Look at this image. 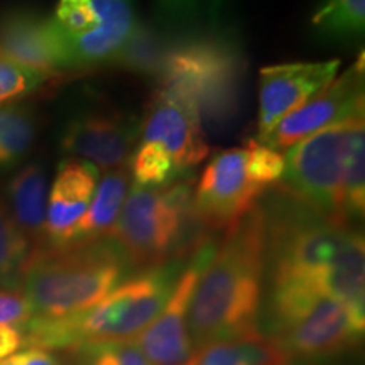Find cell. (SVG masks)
Segmentation results:
<instances>
[{"label":"cell","mask_w":365,"mask_h":365,"mask_svg":"<svg viewBox=\"0 0 365 365\" xmlns=\"http://www.w3.org/2000/svg\"><path fill=\"white\" fill-rule=\"evenodd\" d=\"M261 205L271 282H299L340 301L365 325V244L350 222L331 218L279 186Z\"/></svg>","instance_id":"1"},{"label":"cell","mask_w":365,"mask_h":365,"mask_svg":"<svg viewBox=\"0 0 365 365\" xmlns=\"http://www.w3.org/2000/svg\"><path fill=\"white\" fill-rule=\"evenodd\" d=\"M267 264L266 217L261 205L227 228L200 274L190 301L193 349L259 333Z\"/></svg>","instance_id":"2"},{"label":"cell","mask_w":365,"mask_h":365,"mask_svg":"<svg viewBox=\"0 0 365 365\" xmlns=\"http://www.w3.org/2000/svg\"><path fill=\"white\" fill-rule=\"evenodd\" d=\"M247 61L232 36L193 34L175 39L158 78V91L186 108L205 134H225L244 108Z\"/></svg>","instance_id":"3"},{"label":"cell","mask_w":365,"mask_h":365,"mask_svg":"<svg viewBox=\"0 0 365 365\" xmlns=\"http://www.w3.org/2000/svg\"><path fill=\"white\" fill-rule=\"evenodd\" d=\"M181 272L182 262L144 269L83 312L58 318L33 317L22 327L24 345L78 350L91 344L134 340L163 312Z\"/></svg>","instance_id":"4"},{"label":"cell","mask_w":365,"mask_h":365,"mask_svg":"<svg viewBox=\"0 0 365 365\" xmlns=\"http://www.w3.org/2000/svg\"><path fill=\"white\" fill-rule=\"evenodd\" d=\"M365 118L355 115L286 150L277 186L318 212L344 222L364 217Z\"/></svg>","instance_id":"5"},{"label":"cell","mask_w":365,"mask_h":365,"mask_svg":"<svg viewBox=\"0 0 365 365\" xmlns=\"http://www.w3.org/2000/svg\"><path fill=\"white\" fill-rule=\"evenodd\" d=\"M132 266L108 237L63 247L41 245L31 252L21 277L33 317L80 313L125 281Z\"/></svg>","instance_id":"6"},{"label":"cell","mask_w":365,"mask_h":365,"mask_svg":"<svg viewBox=\"0 0 365 365\" xmlns=\"http://www.w3.org/2000/svg\"><path fill=\"white\" fill-rule=\"evenodd\" d=\"M266 322V336L291 364L344 354L365 330L340 301L291 281L271 282Z\"/></svg>","instance_id":"7"},{"label":"cell","mask_w":365,"mask_h":365,"mask_svg":"<svg viewBox=\"0 0 365 365\" xmlns=\"http://www.w3.org/2000/svg\"><path fill=\"white\" fill-rule=\"evenodd\" d=\"M282 173V154L257 140L225 149L212 158L195 185V205L213 232L227 230L281 181Z\"/></svg>","instance_id":"8"},{"label":"cell","mask_w":365,"mask_h":365,"mask_svg":"<svg viewBox=\"0 0 365 365\" xmlns=\"http://www.w3.org/2000/svg\"><path fill=\"white\" fill-rule=\"evenodd\" d=\"M190 176L164 188L134 186L127 195L115 225L108 234L132 269H150L171 262L173 244L180 220V200Z\"/></svg>","instance_id":"9"},{"label":"cell","mask_w":365,"mask_h":365,"mask_svg":"<svg viewBox=\"0 0 365 365\" xmlns=\"http://www.w3.org/2000/svg\"><path fill=\"white\" fill-rule=\"evenodd\" d=\"M139 137V118L112 105L98 103L68 118L59 145L71 159L107 171L129 164Z\"/></svg>","instance_id":"10"},{"label":"cell","mask_w":365,"mask_h":365,"mask_svg":"<svg viewBox=\"0 0 365 365\" xmlns=\"http://www.w3.org/2000/svg\"><path fill=\"white\" fill-rule=\"evenodd\" d=\"M364 54L344 75L331 81L327 88L281 118L272 130L257 140L274 150H287L296 143L317 134L322 129L339 124L345 118L364 115Z\"/></svg>","instance_id":"11"},{"label":"cell","mask_w":365,"mask_h":365,"mask_svg":"<svg viewBox=\"0 0 365 365\" xmlns=\"http://www.w3.org/2000/svg\"><path fill=\"white\" fill-rule=\"evenodd\" d=\"M215 245V242H210L190 259L163 312L132 340L150 365H186L193 355L195 349L188 331L190 301L200 274L212 259Z\"/></svg>","instance_id":"12"},{"label":"cell","mask_w":365,"mask_h":365,"mask_svg":"<svg viewBox=\"0 0 365 365\" xmlns=\"http://www.w3.org/2000/svg\"><path fill=\"white\" fill-rule=\"evenodd\" d=\"M339 70L340 59L262 68L259 73L257 140H262L287 113L327 88Z\"/></svg>","instance_id":"13"},{"label":"cell","mask_w":365,"mask_h":365,"mask_svg":"<svg viewBox=\"0 0 365 365\" xmlns=\"http://www.w3.org/2000/svg\"><path fill=\"white\" fill-rule=\"evenodd\" d=\"M0 54L51 78L71 71L65 43L53 19L29 7L0 12Z\"/></svg>","instance_id":"14"},{"label":"cell","mask_w":365,"mask_h":365,"mask_svg":"<svg viewBox=\"0 0 365 365\" xmlns=\"http://www.w3.org/2000/svg\"><path fill=\"white\" fill-rule=\"evenodd\" d=\"M140 137L143 143H154L166 149L181 175H188L191 168L210 154L207 134L200 122L180 103L158 90L145 107Z\"/></svg>","instance_id":"15"},{"label":"cell","mask_w":365,"mask_h":365,"mask_svg":"<svg viewBox=\"0 0 365 365\" xmlns=\"http://www.w3.org/2000/svg\"><path fill=\"white\" fill-rule=\"evenodd\" d=\"M98 181V170L80 159H65L48 195L44 245L63 247L83 218Z\"/></svg>","instance_id":"16"},{"label":"cell","mask_w":365,"mask_h":365,"mask_svg":"<svg viewBox=\"0 0 365 365\" xmlns=\"http://www.w3.org/2000/svg\"><path fill=\"white\" fill-rule=\"evenodd\" d=\"M88 2L97 17V29L81 38H61L71 70L110 63L137 26L134 0H88Z\"/></svg>","instance_id":"17"},{"label":"cell","mask_w":365,"mask_h":365,"mask_svg":"<svg viewBox=\"0 0 365 365\" xmlns=\"http://www.w3.org/2000/svg\"><path fill=\"white\" fill-rule=\"evenodd\" d=\"M48 175L39 163L26 164L11 178L6 190V205L14 220L29 240L46 242L48 210Z\"/></svg>","instance_id":"18"},{"label":"cell","mask_w":365,"mask_h":365,"mask_svg":"<svg viewBox=\"0 0 365 365\" xmlns=\"http://www.w3.org/2000/svg\"><path fill=\"white\" fill-rule=\"evenodd\" d=\"M129 186V164L105 171L102 180L97 182L83 218L73 232L70 244H83L108 237L124 207Z\"/></svg>","instance_id":"19"},{"label":"cell","mask_w":365,"mask_h":365,"mask_svg":"<svg viewBox=\"0 0 365 365\" xmlns=\"http://www.w3.org/2000/svg\"><path fill=\"white\" fill-rule=\"evenodd\" d=\"M186 365H293L264 335L213 341L196 349Z\"/></svg>","instance_id":"20"},{"label":"cell","mask_w":365,"mask_h":365,"mask_svg":"<svg viewBox=\"0 0 365 365\" xmlns=\"http://www.w3.org/2000/svg\"><path fill=\"white\" fill-rule=\"evenodd\" d=\"M173 43L175 39H171L168 34L159 33L158 29L148 24L137 22L129 39L118 49L110 65L124 68L135 75L158 80L166 65L168 56H170Z\"/></svg>","instance_id":"21"},{"label":"cell","mask_w":365,"mask_h":365,"mask_svg":"<svg viewBox=\"0 0 365 365\" xmlns=\"http://www.w3.org/2000/svg\"><path fill=\"white\" fill-rule=\"evenodd\" d=\"M39 115L31 103L14 102L0 107V171L24 161L38 139Z\"/></svg>","instance_id":"22"},{"label":"cell","mask_w":365,"mask_h":365,"mask_svg":"<svg viewBox=\"0 0 365 365\" xmlns=\"http://www.w3.org/2000/svg\"><path fill=\"white\" fill-rule=\"evenodd\" d=\"M309 22L319 38L359 39L365 29V0H323Z\"/></svg>","instance_id":"23"},{"label":"cell","mask_w":365,"mask_h":365,"mask_svg":"<svg viewBox=\"0 0 365 365\" xmlns=\"http://www.w3.org/2000/svg\"><path fill=\"white\" fill-rule=\"evenodd\" d=\"M31 255V240L0 198V287L17 289Z\"/></svg>","instance_id":"24"},{"label":"cell","mask_w":365,"mask_h":365,"mask_svg":"<svg viewBox=\"0 0 365 365\" xmlns=\"http://www.w3.org/2000/svg\"><path fill=\"white\" fill-rule=\"evenodd\" d=\"M129 170L135 185L144 188H164L186 176L176 170L166 149L154 143H140L134 158L129 161Z\"/></svg>","instance_id":"25"},{"label":"cell","mask_w":365,"mask_h":365,"mask_svg":"<svg viewBox=\"0 0 365 365\" xmlns=\"http://www.w3.org/2000/svg\"><path fill=\"white\" fill-rule=\"evenodd\" d=\"M51 80V76L12 63L11 59L0 54V107L7 103L22 102Z\"/></svg>","instance_id":"26"},{"label":"cell","mask_w":365,"mask_h":365,"mask_svg":"<svg viewBox=\"0 0 365 365\" xmlns=\"http://www.w3.org/2000/svg\"><path fill=\"white\" fill-rule=\"evenodd\" d=\"M53 22L63 39H75L97 29V17L88 0H58Z\"/></svg>","instance_id":"27"},{"label":"cell","mask_w":365,"mask_h":365,"mask_svg":"<svg viewBox=\"0 0 365 365\" xmlns=\"http://www.w3.org/2000/svg\"><path fill=\"white\" fill-rule=\"evenodd\" d=\"M76 352L80 355V365H150L132 340L91 344Z\"/></svg>","instance_id":"28"},{"label":"cell","mask_w":365,"mask_h":365,"mask_svg":"<svg viewBox=\"0 0 365 365\" xmlns=\"http://www.w3.org/2000/svg\"><path fill=\"white\" fill-rule=\"evenodd\" d=\"M33 318L26 296L17 289L0 287V325L24 327Z\"/></svg>","instance_id":"29"},{"label":"cell","mask_w":365,"mask_h":365,"mask_svg":"<svg viewBox=\"0 0 365 365\" xmlns=\"http://www.w3.org/2000/svg\"><path fill=\"white\" fill-rule=\"evenodd\" d=\"M24 345L22 327L0 325V360L12 357Z\"/></svg>","instance_id":"30"},{"label":"cell","mask_w":365,"mask_h":365,"mask_svg":"<svg viewBox=\"0 0 365 365\" xmlns=\"http://www.w3.org/2000/svg\"><path fill=\"white\" fill-rule=\"evenodd\" d=\"M16 357L21 365H65L51 350L38 349V346H26L24 352L16 354Z\"/></svg>","instance_id":"31"},{"label":"cell","mask_w":365,"mask_h":365,"mask_svg":"<svg viewBox=\"0 0 365 365\" xmlns=\"http://www.w3.org/2000/svg\"><path fill=\"white\" fill-rule=\"evenodd\" d=\"M198 0H159L161 7L171 16H182L196 6Z\"/></svg>","instance_id":"32"},{"label":"cell","mask_w":365,"mask_h":365,"mask_svg":"<svg viewBox=\"0 0 365 365\" xmlns=\"http://www.w3.org/2000/svg\"><path fill=\"white\" fill-rule=\"evenodd\" d=\"M0 365H21V364H19V360H17L16 355H12V357L0 360Z\"/></svg>","instance_id":"33"},{"label":"cell","mask_w":365,"mask_h":365,"mask_svg":"<svg viewBox=\"0 0 365 365\" xmlns=\"http://www.w3.org/2000/svg\"><path fill=\"white\" fill-rule=\"evenodd\" d=\"M213 2H215V4H218V2H220V0H213Z\"/></svg>","instance_id":"34"}]
</instances>
